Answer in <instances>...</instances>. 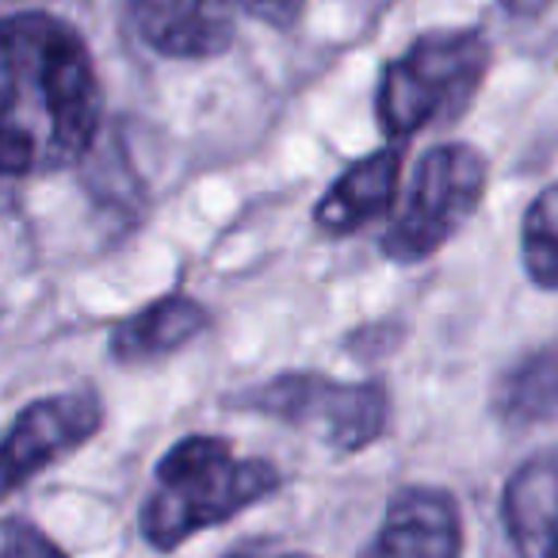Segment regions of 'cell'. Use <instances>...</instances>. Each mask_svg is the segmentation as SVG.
<instances>
[{"instance_id": "obj_1", "label": "cell", "mask_w": 558, "mask_h": 558, "mask_svg": "<svg viewBox=\"0 0 558 558\" xmlns=\"http://www.w3.org/2000/svg\"><path fill=\"white\" fill-rule=\"evenodd\" d=\"M0 47L4 177H47L77 165L104 119V88L88 43L54 12H12L0 27Z\"/></svg>"}, {"instance_id": "obj_5", "label": "cell", "mask_w": 558, "mask_h": 558, "mask_svg": "<svg viewBox=\"0 0 558 558\" xmlns=\"http://www.w3.org/2000/svg\"><path fill=\"white\" fill-rule=\"evenodd\" d=\"M489 161L471 142H440L421 154L395 222L379 248L395 264H421L440 253L486 195Z\"/></svg>"}, {"instance_id": "obj_8", "label": "cell", "mask_w": 558, "mask_h": 558, "mask_svg": "<svg viewBox=\"0 0 558 558\" xmlns=\"http://www.w3.org/2000/svg\"><path fill=\"white\" fill-rule=\"evenodd\" d=\"M360 558H463V512L444 486H402Z\"/></svg>"}, {"instance_id": "obj_13", "label": "cell", "mask_w": 558, "mask_h": 558, "mask_svg": "<svg viewBox=\"0 0 558 558\" xmlns=\"http://www.w3.org/2000/svg\"><path fill=\"white\" fill-rule=\"evenodd\" d=\"M520 260L535 288L558 291V184H547L520 222Z\"/></svg>"}, {"instance_id": "obj_10", "label": "cell", "mask_w": 558, "mask_h": 558, "mask_svg": "<svg viewBox=\"0 0 558 558\" xmlns=\"http://www.w3.org/2000/svg\"><path fill=\"white\" fill-rule=\"evenodd\" d=\"M501 524L517 558H558V444L532 451L509 474Z\"/></svg>"}, {"instance_id": "obj_3", "label": "cell", "mask_w": 558, "mask_h": 558, "mask_svg": "<svg viewBox=\"0 0 558 558\" xmlns=\"http://www.w3.org/2000/svg\"><path fill=\"white\" fill-rule=\"evenodd\" d=\"M494 62V47L478 27L421 32L387 62L375 93V119L390 142H405L428 126L456 123L478 96Z\"/></svg>"}, {"instance_id": "obj_11", "label": "cell", "mask_w": 558, "mask_h": 558, "mask_svg": "<svg viewBox=\"0 0 558 558\" xmlns=\"http://www.w3.org/2000/svg\"><path fill=\"white\" fill-rule=\"evenodd\" d=\"M210 326V314L203 303L187 295H165L142 306L138 314L123 318L108 333V356L119 367H146L172 356L184 344H192Z\"/></svg>"}, {"instance_id": "obj_6", "label": "cell", "mask_w": 558, "mask_h": 558, "mask_svg": "<svg viewBox=\"0 0 558 558\" xmlns=\"http://www.w3.org/2000/svg\"><path fill=\"white\" fill-rule=\"evenodd\" d=\"M104 428V402L93 387L47 395L24 405L4 433V494L39 478L65 456L81 451Z\"/></svg>"}, {"instance_id": "obj_17", "label": "cell", "mask_w": 558, "mask_h": 558, "mask_svg": "<svg viewBox=\"0 0 558 558\" xmlns=\"http://www.w3.org/2000/svg\"><path fill=\"white\" fill-rule=\"evenodd\" d=\"M226 558H314L306 550H264V547H238Z\"/></svg>"}, {"instance_id": "obj_9", "label": "cell", "mask_w": 558, "mask_h": 558, "mask_svg": "<svg viewBox=\"0 0 558 558\" xmlns=\"http://www.w3.org/2000/svg\"><path fill=\"white\" fill-rule=\"evenodd\" d=\"M402 184V142L356 157L314 207V222L326 238H352L375 218L390 215Z\"/></svg>"}, {"instance_id": "obj_7", "label": "cell", "mask_w": 558, "mask_h": 558, "mask_svg": "<svg viewBox=\"0 0 558 558\" xmlns=\"http://www.w3.org/2000/svg\"><path fill=\"white\" fill-rule=\"evenodd\" d=\"M142 47L172 62H207L233 47L238 0H123Z\"/></svg>"}, {"instance_id": "obj_15", "label": "cell", "mask_w": 558, "mask_h": 558, "mask_svg": "<svg viewBox=\"0 0 558 558\" xmlns=\"http://www.w3.org/2000/svg\"><path fill=\"white\" fill-rule=\"evenodd\" d=\"M238 9L245 12V16H253L256 24L264 27H295L299 16H303L306 0H238Z\"/></svg>"}, {"instance_id": "obj_2", "label": "cell", "mask_w": 558, "mask_h": 558, "mask_svg": "<svg viewBox=\"0 0 558 558\" xmlns=\"http://www.w3.org/2000/svg\"><path fill=\"white\" fill-rule=\"evenodd\" d=\"M279 486L283 474L268 459L233 456V444L222 436H184L157 459L138 509V532L157 555H172L207 527L268 501Z\"/></svg>"}, {"instance_id": "obj_4", "label": "cell", "mask_w": 558, "mask_h": 558, "mask_svg": "<svg viewBox=\"0 0 558 558\" xmlns=\"http://www.w3.org/2000/svg\"><path fill=\"white\" fill-rule=\"evenodd\" d=\"M233 410L311 433L337 456L372 448L390 425V395L379 383H344L322 372H283L233 395Z\"/></svg>"}, {"instance_id": "obj_16", "label": "cell", "mask_w": 558, "mask_h": 558, "mask_svg": "<svg viewBox=\"0 0 558 558\" xmlns=\"http://www.w3.org/2000/svg\"><path fill=\"white\" fill-rule=\"evenodd\" d=\"M497 4H501L512 20H535V16H543L555 0H497Z\"/></svg>"}, {"instance_id": "obj_14", "label": "cell", "mask_w": 558, "mask_h": 558, "mask_svg": "<svg viewBox=\"0 0 558 558\" xmlns=\"http://www.w3.org/2000/svg\"><path fill=\"white\" fill-rule=\"evenodd\" d=\"M4 558H70L39 524L24 517L4 520Z\"/></svg>"}, {"instance_id": "obj_12", "label": "cell", "mask_w": 558, "mask_h": 558, "mask_svg": "<svg viewBox=\"0 0 558 558\" xmlns=\"http://www.w3.org/2000/svg\"><path fill=\"white\" fill-rule=\"evenodd\" d=\"M494 413L509 428H532L558 417V349H535L494 387Z\"/></svg>"}]
</instances>
